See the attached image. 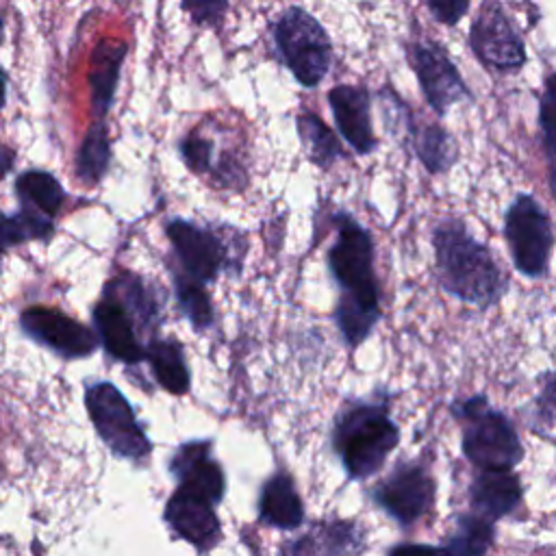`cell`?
<instances>
[{"label":"cell","mask_w":556,"mask_h":556,"mask_svg":"<svg viewBox=\"0 0 556 556\" xmlns=\"http://www.w3.org/2000/svg\"><path fill=\"white\" fill-rule=\"evenodd\" d=\"M332 224L334 241L326 254L330 276L339 287L332 319L343 343L356 350L382 319V289L374 267L376 245L371 232L352 213L337 211Z\"/></svg>","instance_id":"6da1fadb"},{"label":"cell","mask_w":556,"mask_h":556,"mask_svg":"<svg viewBox=\"0 0 556 556\" xmlns=\"http://www.w3.org/2000/svg\"><path fill=\"white\" fill-rule=\"evenodd\" d=\"M434 271L441 289L480 311L493 308L508 293V274L491 248L478 241L460 217H443L430 232Z\"/></svg>","instance_id":"7a4b0ae2"},{"label":"cell","mask_w":556,"mask_h":556,"mask_svg":"<svg viewBox=\"0 0 556 556\" xmlns=\"http://www.w3.org/2000/svg\"><path fill=\"white\" fill-rule=\"evenodd\" d=\"M391 397L378 389L371 397H352L341 404L332 421V450L350 480L376 476L400 445L402 432L391 417Z\"/></svg>","instance_id":"3957f363"},{"label":"cell","mask_w":556,"mask_h":556,"mask_svg":"<svg viewBox=\"0 0 556 556\" xmlns=\"http://www.w3.org/2000/svg\"><path fill=\"white\" fill-rule=\"evenodd\" d=\"M460 426V452L476 469L513 471L523 460V445L513 419L491 406L484 393L450 404Z\"/></svg>","instance_id":"277c9868"},{"label":"cell","mask_w":556,"mask_h":556,"mask_svg":"<svg viewBox=\"0 0 556 556\" xmlns=\"http://www.w3.org/2000/svg\"><path fill=\"white\" fill-rule=\"evenodd\" d=\"M280 61L306 89L317 87L332 65V41L324 24L302 7H287L271 24Z\"/></svg>","instance_id":"5b68a950"},{"label":"cell","mask_w":556,"mask_h":556,"mask_svg":"<svg viewBox=\"0 0 556 556\" xmlns=\"http://www.w3.org/2000/svg\"><path fill=\"white\" fill-rule=\"evenodd\" d=\"M87 415L102 443L119 458L143 460L152 452L146 428L137 419L126 395L109 380H91L85 387Z\"/></svg>","instance_id":"8992f818"},{"label":"cell","mask_w":556,"mask_h":556,"mask_svg":"<svg viewBox=\"0 0 556 556\" xmlns=\"http://www.w3.org/2000/svg\"><path fill=\"white\" fill-rule=\"evenodd\" d=\"M513 267L526 278H543L554 250V228L547 211L532 193H517L502 226Z\"/></svg>","instance_id":"52a82bcc"},{"label":"cell","mask_w":556,"mask_h":556,"mask_svg":"<svg viewBox=\"0 0 556 556\" xmlns=\"http://www.w3.org/2000/svg\"><path fill=\"white\" fill-rule=\"evenodd\" d=\"M467 43L473 56L497 74H517L528 61L526 39L500 2H482L471 17Z\"/></svg>","instance_id":"ba28073f"},{"label":"cell","mask_w":556,"mask_h":556,"mask_svg":"<svg viewBox=\"0 0 556 556\" xmlns=\"http://www.w3.org/2000/svg\"><path fill=\"white\" fill-rule=\"evenodd\" d=\"M404 50L421 96L437 117H445L450 109L463 100H473L469 85L441 41L410 39L404 43Z\"/></svg>","instance_id":"9c48e42d"},{"label":"cell","mask_w":556,"mask_h":556,"mask_svg":"<svg viewBox=\"0 0 556 556\" xmlns=\"http://www.w3.org/2000/svg\"><path fill=\"white\" fill-rule=\"evenodd\" d=\"M371 500L397 526L410 528L434 508L437 480L421 460H397L393 469L374 484Z\"/></svg>","instance_id":"30bf717a"},{"label":"cell","mask_w":556,"mask_h":556,"mask_svg":"<svg viewBox=\"0 0 556 556\" xmlns=\"http://www.w3.org/2000/svg\"><path fill=\"white\" fill-rule=\"evenodd\" d=\"M20 328L30 341L65 361L87 358L100 345L89 326L52 306L24 308L20 313Z\"/></svg>","instance_id":"8fae6325"},{"label":"cell","mask_w":556,"mask_h":556,"mask_svg":"<svg viewBox=\"0 0 556 556\" xmlns=\"http://www.w3.org/2000/svg\"><path fill=\"white\" fill-rule=\"evenodd\" d=\"M165 235L178 263V269L172 271H178L200 285H208L228 265L226 245L211 228L174 217L165 224Z\"/></svg>","instance_id":"7c38bea8"},{"label":"cell","mask_w":556,"mask_h":556,"mask_svg":"<svg viewBox=\"0 0 556 556\" xmlns=\"http://www.w3.org/2000/svg\"><path fill=\"white\" fill-rule=\"evenodd\" d=\"M328 106L341 139L361 156L376 152L378 137L371 124V93L365 85H334L328 91Z\"/></svg>","instance_id":"4fadbf2b"},{"label":"cell","mask_w":556,"mask_h":556,"mask_svg":"<svg viewBox=\"0 0 556 556\" xmlns=\"http://www.w3.org/2000/svg\"><path fill=\"white\" fill-rule=\"evenodd\" d=\"M91 321L100 345L111 358L126 365H137L146 358V348L137 339L135 319L117 298L104 291L91 308Z\"/></svg>","instance_id":"5bb4252c"},{"label":"cell","mask_w":556,"mask_h":556,"mask_svg":"<svg viewBox=\"0 0 556 556\" xmlns=\"http://www.w3.org/2000/svg\"><path fill=\"white\" fill-rule=\"evenodd\" d=\"M169 471L178 480V486L206 497L217 504L224 495L226 480L222 465L211 454V441L195 439L176 447L169 458Z\"/></svg>","instance_id":"9a60e30c"},{"label":"cell","mask_w":556,"mask_h":556,"mask_svg":"<svg viewBox=\"0 0 556 556\" xmlns=\"http://www.w3.org/2000/svg\"><path fill=\"white\" fill-rule=\"evenodd\" d=\"M213 506L206 497L178 486L165 504V521L198 549H208L219 536V519Z\"/></svg>","instance_id":"2e32d148"},{"label":"cell","mask_w":556,"mask_h":556,"mask_svg":"<svg viewBox=\"0 0 556 556\" xmlns=\"http://www.w3.org/2000/svg\"><path fill=\"white\" fill-rule=\"evenodd\" d=\"M523 497V484L515 471L476 469L469 482L471 513L495 523L517 510Z\"/></svg>","instance_id":"e0dca14e"},{"label":"cell","mask_w":556,"mask_h":556,"mask_svg":"<svg viewBox=\"0 0 556 556\" xmlns=\"http://www.w3.org/2000/svg\"><path fill=\"white\" fill-rule=\"evenodd\" d=\"M402 143L413 150L421 167L432 176L447 174L460 156L456 137L441 122L434 119L417 122L413 115L404 130Z\"/></svg>","instance_id":"ac0fdd59"},{"label":"cell","mask_w":556,"mask_h":556,"mask_svg":"<svg viewBox=\"0 0 556 556\" xmlns=\"http://www.w3.org/2000/svg\"><path fill=\"white\" fill-rule=\"evenodd\" d=\"M363 545V530L348 519L315 523L308 532L287 543L280 556H354Z\"/></svg>","instance_id":"d6986e66"},{"label":"cell","mask_w":556,"mask_h":556,"mask_svg":"<svg viewBox=\"0 0 556 556\" xmlns=\"http://www.w3.org/2000/svg\"><path fill=\"white\" fill-rule=\"evenodd\" d=\"M126 52H128V46L122 39H102L91 52L89 96H91V111L96 119L104 122V117L113 106Z\"/></svg>","instance_id":"ffe728a7"},{"label":"cell","mask_w":556,"mask_h":556,"mask_svg":"<svg viewBox=\"0 0 556 556\" xmlns=\"http://www.w3.org/2000/svg\"><path fill=\"white\" fill-rule=\"evenodd\" d=\"M258 515L265 523L293 530L304 521V506L289 473L278 471L265 480L258 497Z\"/></svg>","instance_id":"44dd1931"},{"label":"cell","mask_w":556,"mask_h":556,"mask_svg":"<svg viewBox=\"0 0 556 556\" xmlns=\"http://www.w3.org/2000/svg\"><path fill=\"white\" fill-rule=\"evenodd\" d=\"M150 374L161 389L172 395H185L191 387V374L185 358V348L176 339H152L146 348Z\"/></svg>","instance_id":"7402d4cb"},{"label":"cell","mask_w":556,"mask_h":556,"mask_svg":"<svg viewBox=\"0 0 556 556\" xmlns=\"http://www.w3.org/2000/svg\"><path fill=\"white\" fill-rule=\"evenodd\" d=\"M15 195L22 206H30L46 217H56L67 198L61 180L48 169H26L15 178Z\"/></svg>","instance_id":"603a6c76"},{"label":"cell","mask_w":556,"mask_h":556,"mask_svg":"<svg viewBox=\"0 0 556 556\" xmlns=\"http://www.w3.org/2000/svg\"><path fill=\"white\" fill-rule=\"evenodd\" d=\"M295 128L300 135L302 150L315 167L330 169L339 159H343L345 152L341 141L319 115L311 111H302L295 119Z\"/></svg>","instance_id":"cb8c5ba5"},{"label":"cell","mask_w":556,"mask_h":556,"mask_svg":"<svg viewBox=\"0 0 556 556\" xmlns=\"http://www.w3.org/2000/svg\"><path fill=\"white\" fill-rule=\"evenodd\" d=\"M111 159H113V150H111L106 124L102 119H93L76 152V163H74L76 176L85 185H96L109 174Z\"/></svg>","instance_id":"d4e9b609"},{"label":"cell","mask_w":556,"mask_h":556,"mask_svg":"<svg viewBox=\"0 0 556 556\" xmlns=\"http://www.w3.org/2000/svg\"><path fill=\"white\" fill-rule=\"evenodd\" d=\"M54 235V219L41 215L30 206H22L15 213L0 211V252L17 248L26 241H50Z\"/></svg>","instance_id":"484cf974"},{"label":"cell","mask_w":556,"mask_h":556,"mask_svg":"<svg viewBox=\"0 0 556 556\" xmlns=\"http://www.w3.org/2000/svg\"><path fill=\"white\" fill-rule=\"evenodd\" d=\"M495 539V523L476 513H463L454 519L452 532L445 536L443 547L450 556H486Z\"/></svg>","instance_id":"4316f807"},{"label":"cell","mask_w":556,"mask_h":556,"mask_svg":"<svg viewBox=\"0 0 556 556\" xmlns=\"http://www.w3.org/2000/svg\"><path fill=\"white\" fill-rule=\"evenodd\" d=\"M104 291L111 293L113 298H117L124 304V308L132 315L135 321L150 326L152 321L159 319L161 300L150 291V285H146L139 276H135V274L117 276L113 280H109Z\"/></svg>","instance_id":"83f0119b"},{"label":"cell","mask_w":556,"mask_h":556,"mask_svg":"<svg viewBox=\"0 0 556 556\" xmlns=\"http://www.w3.org/2000/svg\"><path fill=\"white\" fill-rule=\"evenodd\" d=\"M174 274V293H176V302L180 313L189 319V324L200 332L206 330L215 324V311L211 304V298L204 289V285L178 274Z\"/></svg>","instance_id":"f1b7e54d"},{"label":"cell","mask_w":556,"mask_h":556,"mask_svg":"<svg viewBox=\"0 0 556 556\" xmlns=\"http://www.w3.org/2000/svg\"><path fill=\"white\" fill-rule=\"evenodd\" d=\"M539 130L541 146L549 163V191L556 200V70L543 80L539 98Z\"/></svg>","instance_id":"f546056e"},{"label":"cell","mask_w":556,"mask_h":556,"mask_svg":"<svg viewBox=\"0 0 556 556\" xmlns=\"http://www.w3.org/2000/svg\"><path fill=\"white\" fill-rule=\"evenodd\" d=\"M213 141L206 139L204 135L191 130L187 132L180 143H178V152H180V159L185 163V167L193 174H206V172H213Z\"/></svg>","instance_id":"4dcf8cb0"},{"label":"cell","mask_w":556,"mask_h":556,"mask_svg":"<svg viewBox=\"0 0 556 556\" xmlns=\"http://www.w3.org/2000/svg\"><path fill=\"white\" fill-rule=\"evenodd\" d=\"M539 393L534 397L536 419L541 424H556V369H545L536 376Z\"/></svg>","instance_id":"1f68e13d"},{"label":"cell","mask_w":556,"mask_h":556,"mask_svg":"<svg viewBox=\"0 0 556 556\" xmlns=\"http://www.w3.org/2000/svg\"><path fill=\"white\" fill-rule=\"evenodd\" d=\"M426 9L434 17V22L443 26H456L469 11L467 0H428Z\"/></svg>","instance_id":"d6a6232c"},{"label":"cell","mask_w":556,"mask_h":556,"mask_svg":"<svg viewBox=\"0 0 556 556\" xmlns=\"http://www.w3.org/2000/svg\"><path fill=\"white\" fill-rule=\"evenodd\" d=\"M195 24L202 26H217L224 17V11L228 9L226 2H213V0H198V2H182L180 4Z\"/></svg>","instance_id":"836d02e7"},{"label":"cell","mask_w":556,"mask_h":556,"mask_svg":"<svg viewBox=\"0 0 556 556\" xmlns=\"http://www.w3.org/2000/svg\"><path fill=\"white\" fill-rule=\"evenodd\" d=\"M213 174L217 178V185L228 187V189H241L245 185V180H248L243 167L239 165V161L232 154H228V152L213 167Z\"/></svg>","instance_id":"e575fe53"},{"label":"cell","mask_w":556,"mask_h":556,"mask_svg":"<svg viewBox=\"0 0 556 556\" xmlns=\"http://www.w3.org/2000/svg\"><path fill=\"white\" fill-rule=\"evenodd\" d=\"M389 556H450V552L439 545H426V543H397L391 547Z\"/></svg>","instance_id":"d590c367"},{"label":"cell","mask_w":556,"mask_h":556,"mask_svg":"<svg viewBox=\"0 0 556 556\" xmlns=\"http://www.w3.org/2000/svg\"><path fill=\"white\" fill-rule=\"evenodd\" d=\"M15 165V150L9 143L0 141V180L7 178V174L13 169Z\"/></svg>","instance_id":"8d00e7d4"},{"label":"cell","mask_w":556,"mask_h":556,"mask_svg":"<svg viewBox=\"0 0 556 556\" xmlns=\"http://www.w3.org/2000/svg\"><path fill=\"white\" fill-rule=\"evenodd\" d=\"M2 30H4V20H2V15H0V41H2ZM7 85H9V76H7V72L2 70V65H0V111H2L4 104H7Z\"/></svg>","instance_id":"74e56055"},{"label":"cell","mask_w":556,"mask_h":556,"mask_svg":"<svg viewBox=\"0 0 556 556\" xmlns=\"http://www.w3.org/2000/svg\"><path fill=\"white\" fill-rule=\"evenodd\" d=\"M0 263H2V252H0Z\"/></svg>","instance_id":"f35d334b"}]
</instances>
